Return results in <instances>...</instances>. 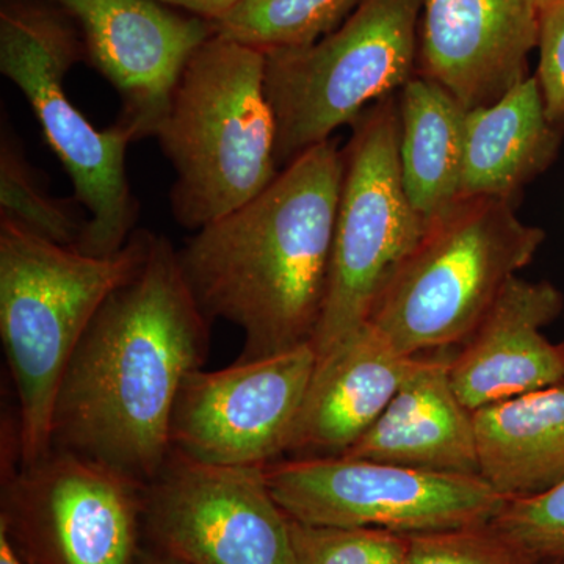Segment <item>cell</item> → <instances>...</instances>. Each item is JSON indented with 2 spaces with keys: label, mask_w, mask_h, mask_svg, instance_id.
Listing matches in <instances>:
<instances>
[{
  "label": "cell",
  "mask_w": 564,
  "mask_h": 564,
  "mask_svg": "<svg viewBox=\"0 0 564 564\" xmlns=\"http://www.w3.org/2000/svg\"><path fill=\"white\" fill-rule=\"evenodd\" d=\"M210 325L176 248L154 234L147 259L102 304L66 367L51 448L150 484L172 452L181 386L209 355Z\"/></svg>",
  "instance_id": "1"
},
{
  "label": "cell",
  "mask_w": 564,
  "mask_h": 564,
  "mask_svg": "<svg viewBox=\"0 0 564 564\" xmlns=\"http://www.w3.org/2000/svg\"><path fill=\"white\" fill-rule=\"evenodd\" d=\"M343 177V150L323 141L177 250L204 315L242 332L237 361L313 344L328 292Z\"/></svg>",
  "instance_id": "2"
},
{
  "label": "cell",
  "mask_w": 564,
  "mask_h": 564,
  "mask_svg": "<svg viewBox=\"0 0 564 564\" xmlns=\"http://www.w3.org/2000/svg\"><path fill=\"white\" fill-rule=\"evenodd\" d=\"M154 232L137 229L111 256L62 247L0 220V337L18 399V464L51 451L63 375L111 293L131 280Z\"/></svg>",
  "instance_id": "3"
},
{
  "label": "cell",
  "mask_w": 564,
  "mask_h": 564,
  "mask_svg": "<svg viewBox=\"0 0 564 564\" xmlns=\"http://www.w3.org/2000/svg\"><path fill=\"white\" fill-rule=\"evenodd\" d=\"M265 52L214 32L182 70L155 133L176 180L170 207L188 231L231 214L280 173Z\"/></svg>",
  "instance_id": "4"
},
{
  "label": "cell",
  "mask_w": 564,
  "mask_h": 564,
  "mask_svg": "<svg viewBox=\"0 0 564 564\" xmlns=\"http://www.w3.org/2000/svg\"><path fill=\"white\" fill-rule=\"evenodd\" d=\"M544 239L510 199L459 196L426 221L367 322L406 356L462 345Z\"/></svg>",
  "instance_id": "5"
},
{
  "label": "cell",
  "mask_w": 564,
  "mask_h": 564,
  "mask_svg": "<svg viewBox=\"0 0 564 564\" xmlns=\"http://www.w3.org/2000/svg\"><path fill=\"white\" fill-rule=\"evenodd\" d=\"M76 22L50 0H2L0 70L24 95L87 210L76 250L111 256L137 231L140 204L133 195L126 152L133 135L120 122L96 129L66 93L65 79L84 61Z\"/></svg>",
  "instance_id": "6"
},
{
  "label": "cell",
  "mask_w": 564,
  "mask_h": 564,
  "mask_svg": "<svg viewBox=\"0 0 564 564\" xmlns=\"http://www.w3.org/2000/svg\"><path fill=\"white\" fill-rule=\"evenodd\" d=\"M422 0H359L310 46L267 52L265 88L276 118V163L333 139L417 74Z\"/></svg>",
  "instance_id": "7"
},
{
  "label": "cell",
  "mask_w": 564,
  "mask_h": 564,
  "mask_svg": "<svg viewBox=\"0 0 564 564\" xmlns=\"http://www.w3.org/2000/svg\"><path fill=\"white\" fill-rule=\"evenodd\" d=\"M351 126L328 292L313 340L317 359L369 321L375 300L426 228L404 191L397 93Z\"/></svg>",
  "instance_id": "8"
},
{
  "label": "cell",
  "mask_w": 564,
  "mask_h": 564,
  "mask_svg": "<svg viewBox=\"0 0 564 564\" xmlns=\"http://www.w3.org/2000/svg\"><path fill=\"white\" fill-rule=\"evenodd\" d=\"M2 443L0 533L22 564H139L144 485L51 448L20 466Z\"/></svg>",
  "instance_id": "9"
},
{
  "label": "cell",
  "mask_w": 564,
  "mask_h": 564,
  "mask_svg": "<svg viewBox=\"0 0 564 564\" xmlns=\"http://www.w3.org/2000/svg\"><path fill=\"white\" fill-rule=\"evenodd\" d=\"M270 491L303 524L413 534L491 524L508 500L480 475L429 473L348 456H306L265 467Z\"/></svg>",
  "instance_id": "10"
},
{
  "label": "cell",
  "mask_w": 564,
  "mask_h": 564,
  "mask_svg": "<svg viewBox=\"0 0 564 564\" xmlns=\"http://www.w3.org/2000/svg\"><path fill=\"white\" fill-rule=\"evenodd\" d=\"M144 544L182 564H295L291 518L265 467L170 452L143 492Z\"/></svg>",
  "instance_id": "11"
},
{
  "label": "cell",
  "mask_w": 564,
  "mask_h": 564,
  "mask_svg": "<svg viewBox=\"0 0 564 564\" xmlns=\"http://www.w3.org/2000/svg\"><path fill=\"white\" fill-rule=\"evenodd\" d=\"M317 366L314 345L221 370L181 386L170 423L173 452L223 466L267 467L288 454Z\"/></svg>",
  "instance_id": "12"
},
{
  "label": "cell",
  "mask_w": 564,
  "mask_h": 564,
  "mask_svg": "<svg viewBox=\"0 0 564 564\" xmlns=\"http://www.w3.org/2000/svg\"><path fill=\"white\" fill-rule=\"evenodd\" d=\"M76 22L85 58L120 98L117 122L133 140L161 129L195 51L214 35L210 22L159 0H50Z\"/></svg>",
  "instance_id": "13"
},
{
  "label": "cell",
  "mask_w": 564,
  "mask_h": 564,
  "mask_svg": "<svg viewBox=\"0 0 564 564\" xmlns=\"http://www.w3.org/2000/svg\"><path fill=\"white\" fill-rule=\"evenodd\" d=\"M538 0H422L417 74L467 111L489 106L532 76Z\"/></svg>",
  "instance_id": "14"
},
{
  "label": "cell",
  "mask_w": 564,
  "mask_h": 564,
  "mask_svg": "<svg viewBox=\"0 0 564 564\" xmlns=\"http://www.w3.org/2000/svg\"><path fill=\"white\" fill-rule=\"evenodd\" d=\"M551 282L514 276L462 350L452 356L451 380L470 411L564 383V348L541 328L563 310Z\"/></svg>",
  "instance_id": "15"
},
{
  "label": "cell",
  "mask_w": 564,
  "mask_h": 564,
  "mask_svg": "<svg viewBox=\"0 0 564 564\" xmlns=\"http://www.w3.org/2000/svg\"><path fill=\"white\" fill-rule=\"evenodd\" d=\"M423 355L414 356L383 414L340 456L429 473L480 475L474 411L459 400L451 380L454 355Z\"/></svg>",
  "instance_id": "16"
},
{
  "label": "cell",
  "mask_w": 564,
  "mask_h": 564,
  "mask_svg": "<svg viewBox=\"0 0 564 564\" xmlns=\"http://www.w3.org/2000/svg\"><path fill=\"white\" fill-rule=\"evenodd\" d=\"M413 359L364 323L317 359L288 454H345L383 414Z\"/></svg>",
  "instance_id": "17"
},
{
  "label": "cell",
  "mask_w": 564,
  "mask_h": 564,
  "mask_svg": "<svg viewBox=\"0 0 564 564\" xmlns=\"http://www.w3.org/2000/svg\"><path fill=\"white\" fill-rule=\"evenodd\" d=\"M562 144L536 74L489 106L467 111L462 196L510 199L544 172Z\"/></svg>",
  "instance_id": "18"
},
{
  "label": "cell",
  "mask_w": 564,
  "mask_h": 564,
  "mask_svg": "<svg viewBox=\"0 0 564 564\" xmlns=\"http://www.w3.org/2000/svg\"><path fill=\"white\" fill-rule=\"evenodd\" d=\"M480 477L507 500L564 480V383L474 411Z\"/></svg>",
  "instance_id": "19"
},
{
  "label": "cell",
  "mask_w": 564,
  "mask_h": 564,
  "mask_svg": "<svg viewBox=\"0 0 564 564\" xmlns=\"http://www.w3.org/2000/svg\"><path fill=\"white\" fill-rule=\"evenodd\" d=\"M397 98L404 191L415 212L430 221L462 196L467 110L421 74Z\"/></svg>",
  "instance_id": "20"
},
{
  "label": "cell",
  "mask_w": 564,
  "mask_h": 564,
  "mask_svg": "<svg viewBox=\"0 0 564 564\" xmlns=\"http://www.w3.org/2000/svg\"><path fill=\"white\" fill-rule=\"evenodd\" d=\"M359 0H243L212 28L262 52L310 46L333 32Z\"/></svg>",
  "instance_id": "21"
},
{
  "label": "cell",
  "mask_w": 564,
  "mask_h": 564,
  "mask_svg": "<svg viewBox=\"0 0 564 564\" xmlns=\"http://www.w3.org/2000/svg\"><path fill=\"white\" fill-rule=\"evenodd\" d=\"M76 199H58L41 187L20 143L3 126L0 139V220L13 223L62 247H79L88 217Z\"/></svg>",
  "instance_id": "22"
},
{
  "label": "cell",
  "mask_w": 564,
  "mask_h": 564,
  "mask_svg": "<svg viewBox=\"0 0 564 564\" xmlns=\"http://www.w3.org/2000/svg\"><path fill=\"white\" fill-rule=\"evenodd\" d=\"M295 564H404L406 534L372 527L303 524L291 519Z\"/></svg>",
  "instance_id": "23"
},
{
  "label": "cell",
  "mask_w": 564,
  "mask_h": 564,
  "mask_svg": "<svg viewBox=\"0 0 564 564\" xmlns=\"http://www.w3.org/2000/svg\"><path fill=\"white\" fill-rule=\"evenodd\" d=\"M406 538L404 564H541L492 522Z\"/></svg>",
  "instance_id": "24"
},
{
  "label": "cell",
  "mask_w": 564,
  "mask_h": 564,
  "mask_svg": "<svg viewBox=\"0 0 564 564\" xmlns=\"http://www.w3.org/2000/svg\"><path fill=\"white\" fill-rule=\"evenodd\" d=\"M492 525L541 564L564 560V480L538 496L508 500Z\"/></svg>",
  "instance_id": "25"
},
{
  "label": "cell",
  "mask_w": 564,
  "mask_h": 564,
  "mask_svg": "<svg viewBox=\"0 0 564 564\" xmlns=\"http://www.w3.org/2000/svg\"><path fill=\"white\" fill-rule=\"evenodd\" d=\"M538 70L545 110L555 126H564V0L541 6Z\"/></svg>",
  "instance_id": "26"
},
{
  "label": "cell",
  "mask_w": 564,
  "mask_h": 564,
  "mask_svg": "<svg viewBox=\"0 0 564 564\" xmlns=\"http://www.w3.org/2000/svg\"><path fill=\"white\" fill-rule=\"evenodd\" d=\"M159 2L214 24L240 6L243 0H159Z\"/></svg>",
  "instance_id": "27"
},
{
  "label": "cell",
  "mask_w": 564,
  "mask_h": 564,
  "mask_svg": "<svg viewBox=\"0 0 564 564\" xmlns=\"http://www.w3.org/2000/svg\"><path fill=\"white\" fill-rule=\"evenodd\" d=\"M139 564H182L170 556L163 555L162 552L155 551L150 545L144 544L141 549Z\"/></svg>",
  "instance_id": "28"
},
{
  "label": "cell",
  "mask_w": 564,
  "mask_h": 564,
  "mask_svg": "<svg viewBox=\"0 0 564 564\" xmlns=\"http://www.w3.org/2000/svg\"><path fill=\"white\" fill-rule=\"evenodd\" d=\"M0 564H22L2 533H0Z\"/></svg>",
  "instance_id": "29"
},
{
  "label": "cell",
  "mask_w": 564,
  "mask_h": 564,
  "mask_svg": "<svg viewBox=\"0 0 564 564\" xmlns=\"http://www.w3.org/2000/svg\"><path fill=\"white\" fill-rule=\"evenodd\" d=\"M538 2H540V3H541V6H543V3H545V2H551V0H538Z\"/></svg>",
  "instance_id": "30"
},
{
  "label": "cell",
  "mask_w": 564,
  "mask_h": 564,
  "mask_svg": "<svg viewBox=\"0 0 564 564\" xmlns=\"http://www.w3.org/2000/svg\"><path fill=\"white\" fill-rule=\"evenodd\" d=\"M552 564H564V560H560V562L552 563Z\"/></svg>",
  "instance_id": "31"
},
{
  "label": "cell",
  "mask_w": 564,
  "mask_h": 564,
  "mask_svg": "<svg viewBox=\"0 0 564 564\" xmlns=\"http://www.w3.org/2000/svg\"><path fill=\"white\" fill-rule=\"evenodd\" d=\"M562 345H563V348H564V343Z\"/></svg>",
  "instance_id": "32"
}]
</instances>
